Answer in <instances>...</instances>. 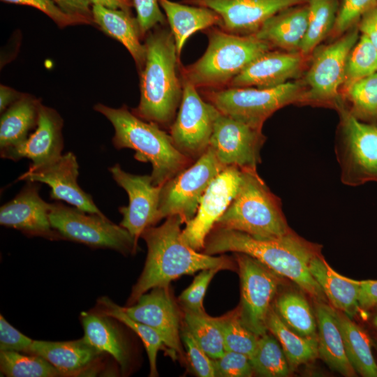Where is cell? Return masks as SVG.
I'll return each mask as SVG.
<instances>
[{
    "label": "cell",
    "mask_w": 377,
    "mask_h": 377,
    "mask_svg": "<svg viewBox=\"0 0 377 377\" xmlns=\"http://www.w3.org/2000/svg\"><path fill=\"white\" fill-rule=\"evenodd\" d=\"M16 196L0 208V224L29 236L61 239L50 221L51 203L39 195L38 182L26 181Z\"/></svg>",
    "instance_id": "20"
},
{
    "label": "cell",
    "mask_w": 377,
    "mask_h": 377,
    "mask_svg": "<svg viewBox=\"0 0 377 377\" xmlns=\"http://www.w3.org/2000/svg\"><path fill=\"white\" fill-rule=\"evenodd\" d=\"M377 4V0H341L332 31L337 36L357 25L362 16Z\"/></svg>",
    "instance_id": "42"
},
{
    "label": "cell",
    "mask_w": 377,
    "mask_h": 377,
    "mask_svg": "<svg viewBox=\"0 0 377 377\" xmlns=\"http://www.w3.org/2000/svg\"><path fill=\"white\" fill-rule=\"evenodd\" d=\"M110 318L99 312H82L83 337L99 351L111 355L124 372L129 364L127 347L119 329Z\"/></svg>",
    "instance_id": "29"
},
{
    "label": "cell",
    "mask_w": 377,
    "mask_h": 377,
    "mask_svg": "<svg viewBox=\"0 0 377 377\" xmlns=\"http://www.w3.org/2000/svg\"><path fill=\"white\" fill-rule=\"evenodd\" d=\"M358 33L357 24L315 52L306 75V90L301 102L337 106L341 101L339 89L343 82L346 60L358 40Z\"/></svg>",
    "instance_id": "12"
},
{
    "label": "cell",
    "mask_w": 377,
    "mask_h": 377,
    "mask_svg": "<svg viewBox=\"0 0 377 377\" xmlns=\"http://www.w3.org/2000/svg\"><path fill=\"white\" fill-rule=\"evenodd\" d=\"M239 190L214 227L244 232L260 239L284 236L293 230L281 202L259 176L256 168H242Z\"/></svg>",
    "instance_id": "5"
},
{
    "label": "cell",
    "mask_w": 377,
    "mask_h": 377,
    "mask_svg": "<svg viewBox=\"0 0 377 377\" xmlns=\"http://www.w3.org/2000/svg\"><path fill=\"white\" fill-rule=\"evenodd\" d=\"M208 45L195 62L182 68V77L197 88L221 87L272 47L254 35L239 36L221 28L205 29Z\"/></svg>",
    "instance_id": "6"
},
{
    "label": "cell",
    "mask_w": 377,
    "mask_h": 377,
    "mask_svg": "<svg viewBox=\"0 0 377 377\" xmlns=\"http://www.w3.org/2000/svg\"><path fill=\"white\" fill-rule=\"evenodd\" d=\"M216 320L222 332L225 350L244 354L250 359L260 337L242 323L239 307Z\"/></svg>",
    "instance_id": "39"
},
{
    "label": "cell",
    "mask_w": 377,
    "mask_h": 377,
    "mask_svg": "<svg viewBox=\"0 0 377 377\" xmlns=\"http://www.w3.org/2000/svg\"><path fill=\"white\" fill-rule=\"evenodd\" d=\"M182 337L194 372L200 377L216 376L213 360L202 349L186 329Z\"/></svg>",
    "instance_id": "46"
},
{
    "label": "cell",
    "mask_w": 377,
    "mask_h": 377,
    "mask_svg": "<svg viewBox=\"0 0 377 377\" xmlns=\"http://www.w3.org/2000/svg\"><path fill=\"white\" fill-rule=\"evenodd\" d=\"M94 109L112 124V144L117 149H131L137 161L151 164L153 184L163 185L194 163L177 149L170 133L142 119L126 105L112 108L97 103Z\"/></svg>",
    "instance_id": "4"
},
{
    "label": "cell",
    "mask_w": 377,
    "mask_h": 377,
    "mask_svg": "<svg viewBox=\"0 0 377 377\" xmlns=\"http://www.w3.org/2000/svg\"><path fill=\"white\" fill-rule=\"evenodd\" d=\"M203 250L208 255L230 251L249 255L278 275L293 281L314 302L328 301L309 269L310 260L320 253V246L293 231L278 238L260 239L240 231L214 227Z\"/></svg>",
    "instance_id": "1"
},
{
    "label": "cell",
    "mask_w": 377,
    "mask_h": 377,
    "mask_svg": "<svg viewBox=\"0 0 377 377\" xmlns=\"http://www.w3.org/2000/svg\"><path fill=\"white\" fill-rule=\"evenodd\" d=\"M221 269H205L195 277L191 284L179 295L184 309L197 313H205L203 300L207 288L214 276Z\"/></svg>",
    "instance_id": "43"
},
{
    "label": "cell",
    "mask_w": 377,
    "mask_h": 377,
    "mask_svg": "<svg viewBox=\"0 0 377 377\" xmlns=\"http://www.w3.org/2000/svg\"><path fill=\"white\" fill-rule=\"evenodd\" d=\"M216 376L221 377H249L254 374L250 359L246 355L230 350L212 359Z\"/></svg>",
    "instance_id": "45"
},
{
    "label": "cell",
    "mask_w": 377,
    "mask_h": 377,
    "mask_svg": "<svg viewBox=\"0 0 377 377\" xmlns=\"http://www.w3.org/2000/svg\"><path fill=\"white\" fill-rule=\"evenodd\" d=\"M122 308L129 317L154 330L172 356L182 355L179 313L169 288H154L135 304Z\"/></svg>",
    "instance_id": "19"
},
{
    "label": "cell",
    "mask_w": 377,
    "mask_h": 377,
    "mask_svg": "<svg viewBox=\"0 0 377 377\" xmlns=\"http://www.w3.org/2000/svg\"><path fill=\"white\" fill-rule=\"evenodd\" d=\"M306 87L299 82H288L272 88L228 87L209 89L203 94L221 114L262 129L265 120L279 109L301 102Z\"/></svg>",
    "instance_id": "7"
},
{
    "label": "cell",
    "mask_w": 377,
    "mask_h": 377,
    "mask_svg": "<svg viewBox=\"0 0 377 377\" xmlns=\"http://www.w3.org/2000/svg\"><path fill=\"white\" fill-rule=\"evenodd\" d=\"M29 354L43 357L65 376H71L89 369L105 353L92 346L82 337L68 341L34 340Z\"/></svg>",
    "instance_id": "23"
},
{
    "label": "cell",
    "mask_w": 377,
    "mask_h": 377,
    "mask_svg": "<svg viewBox=\"0 0 377 377\" xmlns=\"http://www.w3.org/2000/svg\"><path fill=\"white\" fill-rule=\"evenodd\" d=\"M360 307L370 309L377 305V280L357 281Z\"/></svg>",
    "instance_id": "50"
},
{
    "label": "cell",
    "mask_w": 377,
    "mask_h": 377,
    "mask_svg": "<svg viewBox=\"0 0 377 377\" xmlns=\"http://www.w3.org/2000/svg\"><path fill=\"white\" fill-rule=\"evenodd\" d=\"M359 31L377 49V4L365 13L357 23Z\"/></svg>",
    "instance_id": "49"
},
{
    "label": "cell",
    "mask_w": 377,
    "mask_h": 377,
    "mask_svg": "<svg viewBox=\"0 0 377 377\" xmlns=\"http://www.w3.org/2000/svg\"><path fill=\"white\" fill-rule=\"evenodd\" d=\"M266 140L262 129L219 113L214 123L209 147L225 167L256 168Z\"/></svg>",
    "instance_id": "16"
},
{
    "label": "cell",
    "mask_w": 377,
    "mask_h": 377,
    "mask_svg": "<svg viewBox=\"0 0 377 377\" xmlns=\"http://www.w3.org/2000/svg\"><path fill=\"white\" fill-rule=\"evenodd\" d=\"M23 96L10 87L1 85L0 87V111L3 112L12 104Z\"/></svg>",
    "instance_id": "52"
},
{
    "label": "cell",
    "mask_w": 377,
    "mask_h": 377,
    "mask_svg": "<svg viewBox=\"0 0 377 377\" xmlns=\"http://www.w3.org/2000/svg\"><path fill=\"white\" fill-rule=\"evenodd\" d=\"M0 370L8 377H59L65 376L43 357L34 354L1 350Z\"/></svg>",
    "instance_id": "37"
},
{
    "label": "cell",
    "mask_w": 377,
    "mask_h": 377,
    "mask_svg": "<svg viewBox=\"0 0 377 377\" xmlns=\"http://www.w3.org/2000/svg\"><path fill=\"white\" fill-rule=\"evenodd\" d=\"M181 217L173 215L165 218L161 226L145 229L141 237L147 246V256L143 271L132 288L128 306L154 288H169L177 278L205 269L218 267L233 269V263L226 256L215 257L200 253L187 244L182 238Z\"/></svg>",
    "instance_id": "2"
},
{
    "label": "cell",
    "mask_w": 377,
    "mask_h": 377,
    "mask_svg": "<svg viewBox=\"0 0 377 377\" xmlns=\"http://www.w3.org/2000/svg\"><path fill=\"white\" fill-rule=\"evenodd\" d=\"M373 324L375 327H377V314L376 316L374 317V320H373Z\"/></svg>",
    "instance_id": "54"
},
{
    "label": "cell",
    "mask_w": 377,
    "mask_h": 377,
    "mask_svg": "<svg viewBox=\"0 0 377 377\" xmlns=\"http://www.w3.org/2000/svg\"><path fill=\"white\" fill-rule=\"evenodd\" d=\"M304 60L305 56L300 52L268 51L235 76L228 87H276L296 77L303 68Z\"/></svg>",
    "instance_id": "22"
},
{
    "label": "cell",
    "mask_w": 377,
    "mask_h": 377,
    "mask_svg": "<svg viewBox=\"0 0 377 377\" xmlns=\"http://www.w3.org/2000/svg\"><path fill=\"white\" fill-rule=\"evenodd\" d=\"M274 306L281 318L295 332L304 337H318L315 313L302 294L283 293L276 300Z\"/></svg>",
    "instance_id": "33"
},
{
    "label": "cell",
    "mask_w": 377,
    "mask_h": 377,
    "mask_svg": "<svg viewBox=\"0 0 377 377\" xmlns=\"http://www.w3.org/2000/svg\"><path fill=\"white\" fill-rule=\"evenodd\" d=\"M318 329V355L332 369L346 377L357 372L350 364L333 306L325 302H315L314 311Z\"/></svg>",
    "instance_id": "25"
},
{
    "label": "cell",
    "mask_w": 377,
    "mask_h": 377,
    "mask_svg": "<svg viewBox=\"0 0 377 377\" xmlns=\"http://www.w3.org/2000/svg\"><path fill=\"white\" fill-rule=\"evenodd\" d=\"M347 357L357 374L364 377H377V364L371 351L368 334L348 315L334 309Z\"/></svg>",
    "instance_id": "32"
},
{
    "label": "cell",
    "mask_w": 377,
    "mask_h": 377,
    "mask_svg": "<svg viewBox=\"0 0 377 377\" xmlns=\"http://www.w3.org/2000/svg\"><path fill=\"white\" fill-rule=\"evenodd\" d=\"M50 221L61 239L93 248L110 249L124 255L135 253L138 250V246L129 232L105 216L54 202L51 203Z\"/></svg>",
    "instance_id": "9"
},
{
    "label": "cell",
    "mask_w": 377,
    "mask_h": 377,
    "mask_svg": "<svg viewBox=\"0 0 377 377\" xmlns=\"http://www.w3.org/2000/svg\"><path fill=\"white\" fill-rule=\"evenodd\" d=\"M93 5H100L110 9L122 10L131 13L132 0H88Z\"/></svg>",
    "instance_id": "53"
},
{
    "label": "cell",
    "mask_w": 377,
    "mask_h": 377,
    "mask_svg": "<svg viewBox=\"0 0 377 377\" xmlns=\"http://www.w3.org/2000/svg\"><path fill=\"white\" fill-rule=\"evenodd\" d=\"M65 12L89 17L93 20L92 10L88 0H53ZM94 21V20H93Z\"/></svg>",
    "instance_id": "51"
},
{
    "label": "cell",
    "mask_w": 377,
    "mask_h": 377,
    "mask_svg": "<svg viewBox=\"0 0 377 377\" xmlns=\"http://www.w3.org/2000/svg\"><path fill=\"white\" fill-rule=\"evenodd\" d=\"M99 313L114 318L135 332L142 341L149 363V376H158L156 357L159 350L163 348L164 343L161 336L148 325L129 317L122 306L114 303L108 297H102L98 302Z\"/></svg>",
    "instance_id": "35"
},
{
    "label": "cell",
    "mask_w": 377,
    "mask_h": 377,
    "mask_svg": "<svg viewBox=\"0 0 377 377\" xmlns=\"http://www.w3.org/2000/svg\"><path fill=\"white\" fill-rule=\"evenodd\" d=\"M158 1L170 24L179 57L186 40L193 34L221 24L219 15L210 8L182 4L170 0Z\"/></svg>",
    "instance_id": "28"
},
{
    "label": "cell",
    "mask_w": 377,
    "mask_h": 377,
    "mask_svg": "<svg viewBox=\"0 0 377 377\" xmlns=\"http://www.w3.org/2000/svg\"><path fill=\"white\" fill-rule=\"evenodd\" d=\"M183 94L177 116L170 126L174 145L195 162L209 148L220 112L199 95L197 87L182 77Z\"/></svg>",
    "instance_id": "11"
},
{
    "label": "cell",
    "mask_w": 377,
    "mask_h": 377,
    "mask_svg": "<svg viewBox=\"0 0 377 377\" xmlns=\"http://www.w3.org/2000/svg\"><path fill=\"white\" fill-rule=\"evenodd\" d=\"M78 169L76 156L68 151L51 163L39 166L30 165L17 179L47 184L51 188L52 199L62 200L85 212L104 216L91 195L78 185Z\"/></svg>",
    "instance_id": "18"
},
{
    "label": "cell",
    "mask_w": 377,
    "mask_h": 377,
    "mask_svg": "<svg viewBox=\"0 0 377 377\" xmlns=\"http://www.w3.org/2000/svg\"><path fill=\"white\" fill-rule=\"evenodd\" d=\"M184 323L185 329L209 357L216 359L225 353L223 334L216 318L184 309Z\"/></svg>",
    "instance_id": "36"
},
{
    "label": "cell",
    "mask_w": 377,
    "mask_h": 377,
    "mask_svg": "<svg viewBox=\"0 0 377 377\" xmlns=\"http://www.w3.org/2000/svg\"><path fill=\"white\" fill-rule=\"evenodd\" d=\"M309 0H184L186 4L214 10L221 18V29L232 34H256L269 17Z\"/></svg>",
    "instance_id": "17"
},
{
    "label": "cell",
    "mask_w": 377,
    "mask_h": 377,
    "mask_svg": "<svg viewBox=\"0 0 377 377\" xmlns=\"http://www.w3.org/2000/svg\"><path fill=\"white\" fill-rule=\"evenodd\" d=\"M309 269L334 309L350 318L357 314L360 305L359 286L356 280L336 272L320 253L311 258L309 263Z\"/></svg>",
    "instance_id": "26"
},
{
    "label": "cell",
    "mask_w": 377,
    "mask_h": 377,
    "mask_svg": "<svg viewBox=\"0 0 377 377\" xmlns=\"http://www.w3.org/2000/svg\"><path fill=\"white\" fill-rule=\"evenodd\" d=\"M349 111L365 122L377 121V72L352 84L345 92Z\"/></svg>",
    "instance_id": "40"
},
{
    "label": "cell",
    "mask_w": 377,
    "mask_h": 377,
    "mask_svg": "<svg viewBox=\"0 0 377 377\" xmlns=\"http://www.w3.org/2000/svg\"><path fill=\"white\" fill-rule=\"evenodd\" d=\"M91 10L94 22L125 46L140 73L146 60V47L140 40L142 36L137 20L130 13L100 5H92Z\"/></svg>",
    "instance_id": "27"
},
{
    "label": "cell",
    "mask_w": 377,
    "mask_h": 377,
    "mask_svg": "<svg viewBox=\"0 0 377 377\" xmlns=\"http://www.w3.org/2000/svg\"><path fill=\"white\" fill-rule=\"evenodd\" d=\"M339 0H309V18L306 34L300 52L308 56L332 32Z\"/></svg>",
    "instance_id": "34"
},
{
    "label": "cell",
    "mask_w": 377,
    "mask_h": 377,
    "mask_svg": "<svg viewBox=\"0 0 377 377\" xmlns=\"http://www.w3.org/2000/svg\"><path fill=\"white\" fill-rule=\"evenodd\" d=\"M109 171L128 195V205L119 208L123 216L119 225L129 232L138 245L143 231L161 221L158 208L162 185L153 184L151 175L125 172L119 164L109 168Z\"/></svg>",
    "instance_id": "15"
},
{
    "label": "cell",
    "mask_w": 377,
    "mask_h": 377,
    "mask_svg": "<svg viewBox=\"0 0 377 377\" xmlns=\"http://www.w3.org/2000/svg\"><path fill=\"white\" fill-rule=\"evenodd\" d=\"M267 327L281 344L290 370L319 356L318 337H304L295 332L281 318L274 306L269 311Z\"/></svg>",
    "instance_id": "31"
},
{
    "label": "cell",
    "mask_w": 377,
    "mask_h": 377,
    "mask_svg": "<svg viewBox=\"0 0 377 377\" xmlns=\"http://www.w3.org/2000/svg\"><path fill=\"white\" fill-rule=\"evenodd\" d=\"M154 28L146 37V60L140 72V101L132 112L161 128H170L183 94L182 79L177 71L179 57L171 30L165 26Z\"/></svg>",
    "instance_id": "3"
},
{
    "label": "cell",
    "mask_w": 377,
    "mask_h": 377,
    "mask_svg": "<svg viewBox=\"0 0 377 377\" xmlns=\"http://www.w3.org/2000/svg\"><path fill=\"white\" fill-rule=\"evenodd\" d=\"M33 341L13 327L2 315L0 316V350L29 354Z\"/></svg>",
    "instance_id": "48"
},
{
    "label": "cell",
    "mask_w": 377,
    "mask_h": 377,
    "mask_svg": "<svg viewBox=\"0 0 377 377\" xmlns=\"http://www.w3.org/2000/svg\"><path fill=\"white\" fill-rule=\"evenodd\" d=\"M36 98L23 96L7 108L0 120V151L17 146L36 127L40 105Z\"/></svg>",
    "instance_id": "30"
},
{
    "label": "cell",
    "mask_w": 377,
    "mask_h": 377,
    "mask_svg": "<svg viewBox=\"0 0 377 377\" xmlns=\"http://www.w3.org/2000/svg\"><path fill=\"white\" fill-rule=\"evenodd\" d=\"M241 179V168L228 166L212 181L195 216L182 230V238L191 247L196 251L204 249L207 236L235 197Z\"/></svg>",
    "instance_id": "14"
},
{
    "label": "cell",
    "mask_w": 377,
    "mask_h": 377,
    "mask_svg": "<svg viewBox=\"0 0 377 377\" xmlns=\"http://www.w3.org/2000/svg\"><path fill=\"white\" fill-rule=\"evenodd\" d=\"M336 108L340 123L335 153L341 182L350 186L377 182V121L358 119L341 101Z\"/></svg>",
    "instance_id": "8"
},
{
    "label": "cell",
    "mask_w": 377,
    "mask_h": 377,
    "mask_svg": "<svg viewBox=\"0 0 377 377\" xmlns=\"http://www.w3.org/2000/svg\"><path fill=\"white\" fill-rule=\"evenodd\" d=\"M63 124L61 117L55 110L40 104L35 131L21 144L1 150V157L14 161L27 158L34 166L57 160L64 149Z\"/></svg>",
    "instance_id": "21"
},
{
    "label": "cell",
    "mask_w": 377,
    "mask_h": 377,
    "mask_svg": "<svg viewBox=\"0 0 377 377\" xmlns=\"http://www.w3.org/2000/svg\"><path fill=\"white\" fill-rule=\"evenodd\" d=\"M4 2L27 5L39 9L49 16L59 27L87 24L94 21L87 17L68 13L63 10L53 0H1Z\"/></svg>",
    "instance_id": "44"
},
{
    "label": "cell",
    "mask_w": 377,
    "mask_h": 377,
    "mask_svg": "<svg viewBox=\"0 0 377 377\" xmlns=\"http://www.w3.org/2000/svg\"><path fill=\"white\" fill-rule=\"evenodd\" d=\"M308 18V3L288 7L269 17L253 35L272 47L297 52L307 30Z\"/></svg>",
    "instance_id": "24"
},
{
    "label": "cell",
    "mask_w": 377,
    "mask_h": 377,
    "mask_svg": "<svg viewBox=\"0 0 377 377\" xmlns=\"http://www.w3.org/2000/svg\"><path fill=\"white\" fill-rule=\"evenodd\" d=\"M236 260L241 283L240 318L260 337L268 331L267 317L280 285V276L249 255L236 253Z\"/></svg>",
    "instance_id": "13"
},
{
    "label": "cell",
    "mask_w": 377,
    "mask_h": 377,
    "mask_svg": "<svg viewBox=\"0 0 377 377\" xmlns=\"http://www.w3.org/2000/svg\"><path fill=\"white\" fill-rule=\"evenodd\" d=\"M226 168L209 147L193 164L162 185L158 208L160 220L178 215L184 223L191 221L207 187Z\"/></svg>",
    "instance_id": "10"
},
{
    "label": "cell",
    "mask_w": 377,
    "mask_h": 377,
    "mask_svg": "<svg viewBox=\"0 0 377 377\" xmlns=\"http://www.w3.org/2000/svg\"><path fill=\"white\" fill-rule=\"evenodd\" d=\"M254 373L265 377H283L290 368L281 344L267 333L260 337L257 348L250 358Z\"/></svg>",
    "instance_id": "38"
},
{
    "label": "cell",
    "mask_w": 377,
    "mask_h": 377,
    "mask_svg": "<svg viewBox=\"0 0 377 377\" xmlns=\"http://www.w3.org/2000/svg\"><path fill=\"white\" fill-rule=\"evenodd\" d=\"M377 72V49L361 36L350 52L342 84L343 93L355 82Z\"/></svg>",
    "instance_id": "41"
},
{
    "label": "cell",
    "mask_w": 377,
    "mask_h": 377,
    "mask_svg": "<svg viewBox=\"0 0 377 377\" xmlns=\"http://www.w3.org/2000/svg\"><path fill=\"white\" fill-rule=\"evenodd\" d=\"M137 13L141 36L158 25L165 26L166 20L160 10L158 0H132Z\"/></svg>",
    "instance_id": "47"
}]
</instances>
